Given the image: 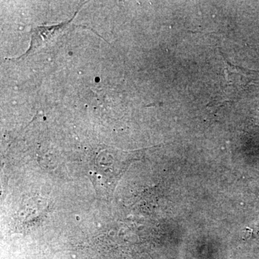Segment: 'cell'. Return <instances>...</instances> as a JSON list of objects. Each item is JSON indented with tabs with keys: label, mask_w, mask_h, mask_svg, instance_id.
<instances>
[{
	"label": "cell",
	"mask_w": 259,
	"mask_h": 259,
	"mask_svg": "<svg viewBox=\"0 0 259 259\" xmlns=\"http://www.w3.org/2000/svg\"><path fill=\"white\" fill-rule=\"evenodd\" d=\"M69 23H65L51 26H38L32 29L31 42L29 52H34L54 44L69 28Z\"/></svg>",
	"instance_id": "6da1fadb"
}]
</instances>
